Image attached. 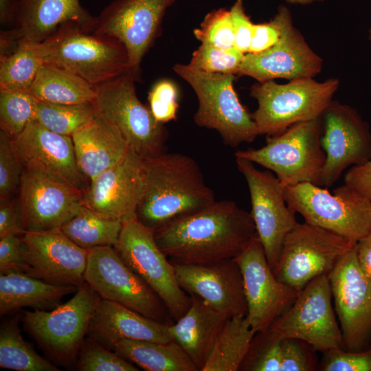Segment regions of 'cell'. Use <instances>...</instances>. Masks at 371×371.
<instances>
[{"label": "cell", "instance_id": "d6986e66", "mask_svg": "<svg viewBox=\"0 0 371 371\" xmlns=\"http://www.w3.org/2000/svg\"><path fill=\"white\" fill-rule=\"evenodd\" d=\"M16 198L25 232L60 229L83 205V192L68 183L25 169Z\"/></svg>", "mask_w": 371, "mask_h": 371}, {"label": "cell", "instance_id": "3957f363", "mask_svg": "<svg viewBox=\"0 0 371 371\" xmlns=\"http://www.w3.org/2000/svg\"><path fill=\"white\" fill-rule=\"evenodd\" d=\"M42 43L45 64L70 71L95 87L130 68L128 51L121 41L77 24L60 27Z\"/></svg>", "mask_w": 371, "mask_h": 371}, {"label": "cell", "instance_id": "8992f818", "mask_svg": "<svg viewBox=\"0 0 371 371\" xmlns=\"http://www.w3.org/2000/svg\"><path fill=\"white\" fill-rule=\"evenodd\" d=\"M100 299L85 282L73 297L51 311H23L24 330L36 341L53 363L75 366Z\"/></svg>", "mask_w": 371, "mask_h": 371}, {"label": "cell", "instance_id": "ffe728a7", "mask_svg": "<svg viewBox=\"0 0 371 371\" xmlns=\"http://www.w3.org/2000/svg\"><path fill=\"white\" fill-rule=\"evenodd\" d=\"M234 259L242 273L249 325L254 333L265 331L300 292L276 277L258 236Z\"/></svg>", "mask_w": 371, "mask_h": 371}, {"label": "cell", "instance_id": "6da1fadb", "mask_svg": "<svg viewBox=\"0 0 371 371\" xmlns=\"http://www.w3.org/2000/svg\"><path fill=\"white\" fill-rule=\"evenodd\" d=\"M173 265H204L234 259L257 235L250 212L230 200L175 219L153 232Z\"/></svg>", "mask_w": 371, "mask_h": 371}, {"label": "cell", "instance_id": "74e56055", "mask_svg": "<svg viewBox=\"0 0 371 371\" xmlns=\"http://www.w3.org/2000/svg\"><path fill=\"white\" fill-rule=\"evenodd\" d=\"M284 354V337L269 328L255 333L240 365V371H281Z\"/></svg>", "mask_w": 371, "mask_h": 371}, {"label": "cell", "instance_id": "5b68a950", "mask_svg": "<svg viewBox=\"0 0 371 371\" xmlns=\"http://www.w3.org/2000/svg\"><path fill=\"white\" fill-rule=\"evenodd\" d=\"M173 71L196 95L199 106L194 121L198 126L216 131L232 148L251 143L259 135L251 114L234 88L235 75L205 72L181 63L175 64Z\"/></svg>", "mask_w": 371, "mask_h": 371}, {"label": "cell", "instance_id": "d4e9b609", "mask_svg": "<svg viewBox=\"0 0 371 371\" xmlns=\"http://www.w3.org/2000/svg\"><path fill=\"white\" fill-rule=\"evenodd\" d=\"M168 325L100 297L87 337L113 351L116 344L124 339L159 343L171 341Z\"/></svg>", "mask_w": 371, "mask_h": 371}, {"label": "cell", "instance_id": "f6af8a7d", "mask_svg": "<svg viewBox=\"0 0 371 371\" xmlns=\"http://www.w3.org/2000/svg\"><path fill=\"white\" fill-rule=\"evenodd\" d=\"M29 269L27 247L22 236L0 238V273H23Z\"/></svg>", "mask_w": 371, "mask_h": 371}, {"label": "cell", "instance_id": "484cf974", "mask_svg": "<svg viewBox=\"0 0 371 371\" xmlns=\"http://www.w3.org/2000/svg\"><path fill=\"white\" fill-rule=\"evenodd\" d=\"M69 23L93 31L96 17L81 5L80 0H18L12 29L21 41L41 43Z\"/></svg>", "mask_w": 371, "mask_h": 371}, {"label": "cell", "instance_id": "ee69618b", "mask_svg": "<svg viewBox=\"0 0 371 371\" xmlns=\"http://www.w3.org/2000/svg\"><path fill=\"white\" fill-rule=\"evenodd\" d=\"M322 371H371V347L360 351L333 348L323 352Z\"/></svg>", "mask_w": 371, "mask_h": 371}, {"label": "cell", "instance_id": "52a82bcc", "mask_svg": "<svg viewBox=\"0 0 371 371\" xmlns=\"http://www.w3.org/2000/svg\"><path fill=\"white\" fill-rule=\"evenodd\" d=\"M284 198L306 222L353 243L371 231V202L345 183L333 193L311 182L288 186Z\"/></svg>", "mask_w": 371, "mask_h": 371}, {"label": "cell", "instance_id": "681fc988", "mask_svg": "<svg viewBox=\"0 0 371 371\" xmlns=\"http://www.w3.org/2000/svg\"><path fill=\"white\" fill-rule=\"evenodd\" d=\"M280 31L276 19L267 23L254 24L248 53H260L272 47L279 40Z\"/></svg>", "mask_w": 371, "mask_h": 371}, {"label": "cell", "instance_id": "c3c4849f", "mask_svg": "<svg viewBox=\"0 0 371 371\" xmlns=\"http://www.w3.org/2000/svg\"><path fill=\"white\" fill-rule=\"evenodd\" d=\"M25 233L21 221L16 196L0 200V238Z\"/></svg>", "mask_w": 371, "mask_h": 371}, {"label": "cell", "instance_id": "30bf717a", "mask_svg": "<svg viewBox=\"0 0 371 371\" xmlns=\"http://www.w3.org/2000/svg\"><path fill=\"white\" fill-rule=\"evenodd\" d=\"M355 245L306 221L297 223L284 238L273 273L300 292L314 278L328 274Z\"/></svg>", "mask_w": 371, "mask_h": 371}, {"label": "cell", "instance_id": "4316f807", "mask_svg": "<svg viewBox=\"0 0 371 371\" xmlns=\"http://www.w3.org/2000/svg\"><path fill=\"white\" fill-rule=\"evenodd\" d=\"M71 138L79 169L89 183L121 162L131 150L118 129L98 113Z\"/></svg>", "mask_w": 371, "mask_h": 371}, {"label": "cell", "instance_id": "277c9868", "mask_svg": "<svg viewBox=\"0 0 371 371\" xmlns=\"http://www.w3.org/2000/svg\"><path fill=\"white\" fill-rule=\"evenodd\" d=\"M339 86L335 78L317 82L313 78L285 84L274 80L254 84L250 96L256 100L258 107L251 116L259 135H277L296 123L321 117Z\"/></svg>", "mask_w": 371, "mask_h": 371}, {"label": "cell", "instance_id": "9c48e42d", "mask_svg": "<svg viewBox=\"0 0 371 371\" xmlns=\"http://www.w3.org/2000/svg\"><path fill=\"white\" fill-rule=\"evenodd\" d=\"M135 82L126 71L98 87L93 104L97 113L118 129L130 148L146 159L166 152L168 131L139 100Z\"/></svg>", "mask_w": 371, "mask_h": 371}, {"label": "cell", "instance_id": "8d00e7d4", "mask_svg": "<svg viewBox=\"0 0 371 371\" xmlns=\"http://www.w3.org/2000/svg\"><path fill=\"white\" fill-rule=\"evenodd\" d=\"M37 100L29 90H0V128L12 138L35 120Z\"/></svg>", "mask_w": 371, "mask_h": 371}, {"label": "cell", "instance_id": "44dd1931", "mask_svg": "<svg viewBox=\"0 0 371 371\" xmlns=\"http://www.w3.org/2000/svg\"><path fill=\"white\" fill-rule=\"evenodd\" d=\"M11 143L23 169L56 177L83 194L88 188L89 181L79 169L71 137L52 132L34 120L11 138Z\"/></svg>", "mask_w": 371, "mask_h": 371}, {"label": "cell", "instance_id": "4fadbf2b", "mask_svg": "<svg viewBox=\"0 0 371 371\" xmlns=\"http://www.w3.org/2000/svg\"><path fill=\"white\" fill-rule=\"evenodd\" d=\"M332 297L328 274L321 275L306 285L269 329L281 337L303 341L322 353L333 348L344 349Z\"/></svg>", "mask_w": 371, "mask_h": 371}, {"label": "cell", "instance_id": "e575fe53", "mask_svg": "<svg viewBox=\"0 0 371 371\" xmlns=\"http://www.w3.org/2000/svg\"><path fill=\"white\" fill-rule=\"evenodd\" d=\"M43 64V43L21 41L14 54L0 59V90H29Z\"/></svg>", "mask_w": 371, "mask_h": 371}, {"label": "cell", "instance_id": "2e32d148", "mask_svg": "<svg viewBox=\"0 0 371 371\" xmlns=\"http://www.w3.org/2000/svg\"><path fill=\"white\" fill-rule=\"evenodd\" d=\"M325 164L315 184L331 187L350 166L371 160V131L357 111L332 100L322 116Z\"/></svg>", "mask_w": 371, "mask_h": 371}, {"label": "cell", "instance_id": "836d02e7", "mask_svg": "<svg viewBox=\"0 0 371 371\" xmlns=\"http://www.w3.org/2000/svg\"><path fill=\"white\" fill-rule=\"evenodd\" d=\"M122 223L102 216L84 204L60 229L81 248L113 246L117 242Z\"/></svg>", "mask_w": 371, "mask_h": 371}, {"label": "cell", "instance_id": "60d3db41", "mask_svg": "<svg viewBox=\"0 0 371 371\" xmlns=\"http://www.w3.org/2000/svg\"><path fill=\"white\" fill-rule=\"evenodd\" d=\"M194 35L203 44L223 49L234 47V33L230 10L220 8L209 12L199 27L194 30Z\"/></svg>", "mask_w": 371, "mask_h": 371}, {"label": "cell", "instance_id": "cb8c5ba5", "mask_svg": "<svg viewBox=\"0 0 371 371\" xmlns=\"http://www.w3.org/2000/svg\"><path fill=\"white\" fill-rule=\"evenodd\" d=\"M22 238L27 247L26 275L55 284L78 287L86 282L89 250L77 245L60 229L25 232Z\"/></svg>", "mask_w": 371, "mask_h": 371}, {"label": "cell", "instance_id": "1f68e13d", "mask_svg": "<svg viewBox=\"0 0 371 371\" xmlns=\"http://www.w3.org/2000/svg\"><path fill=\"white\" fill-rule=\"evenodd\" d=\"M254 335L246 315L229 318L202 371H238Z\"/></svg>", "mask_w": 371, "mask_h": 371}, {"label": "cell", "instance_id": "7c38bea8", "mask_svg": "<svg viewBox=\"0 0 371 371\" xmlns=\"http://www.w3.org/2000/svg\"><path fill=\"white\" fill-rule=\"evenodd\" d=\"M84 278L101 299L162 323L174 322L159 295L124 263L113 246L88 251Z\"/></svg>", "mask_w": 371, "mask_h": 371}, {"label": "cell", "instance_id": "bcb514c9", "mask_svg": "<svg viewBox=\"0 0 371 371\" xmlns=\"http://www.w3.org/2000/svg\"><path fill=\"white\" fill-rule=\"evenodd\" d=\"M284 354L281 371H311L316 368L315 352L306 342L284 337Z\"/></svg>", "mask_w": 371, "mask_h": 371}, {"label": "cell", "instance_id": "816d5d0a", "mask_svg": "<svg viewBox=\"0 0 371 371\" xmlns=\"http://www.w3.org/2000/svg\"><path fill=\"white\" fill-rule=\"evenodd\" d=\"M356 253L361 269L371 281V231L357 243Z\"/></svg>", "mask_w": 371, "mask_h": 371}, {"label": "cell", "instance_id": "5bb4252c", "mask_svg": "<svg viewBox=\"0 0 371 371\" xmlns=\"http://www.w3.org/2000/svg\"><path fill=\"white\" fill-rule=\"evenodd\" d=\"M177 0H113L96 16L93 32L114 37L126 47L128 72L141 80V64L161 30L167 9Z\"/></svg>", "mask_w": 371, "mask_h": 371}, {"label": "cell", "instance_id": "f546056e", "mask_svg": "<svg viewBox=\"0 0 371 371\" xmlns=\"http://www.w3.org/2000/svg\"><path fill=\"white\" fill-rule=\"evenodd\" d=\"M29 91L38 101L74 104L94 102L97 87L70 71L43 64Z\"/></svg>", "mask_w": 371, "mask_h": 371}, {"label": "cell", "instance_id": "b9f144b4", "mask_svg": "<svg viewBox=\"0 0 371 371\" xmlns=\"http://www.w3.org/2000/svg\"><path fill=\"white\" fill-rule=\"evenodd\" d=\"M23 167L17 157L11 138L0 131V200L17 195Z\"/></svg>", "mask_w": 371, "mask_h": 371}, {"label": "cell", "instance_id": "11a10c76", "mask_svg": "<svg viewBox=\"0 0 371 371\" xmlns=\"http://www.w3.org/2000/svg\"><path fill=\"white\" fill-rule=\"evenodd\" d=\"M287 3L297 5H308L315 2H322L325 0H284Z\"/></svg>", "mask_w": 371, "mask_h": 371}, {"label": "cell", "instance_id": "7bdbcfd3", "mask_svg": "<svg viewBox=\"0 0 371 371\" xmlns=\"http://www.w3.org/2000/svg\"><path fill=\"white\" fill-rule=\"evenodd\" d=\"M148 107L158 122L165 124L177 118L178 90L172 81L157 82L148 92Z\"/></svg>", "mask_w": 371, "mask_h": 371}, {"label": "cell", "instance_id": "4dcf8cb0", "mask_svg": "<svg viewBox=\"0 0 371 371\" xmlns=\"http://www.w3.org/2000/svg\"><path fill=\"white\" fill-rule=\"evenodd\" d=\"M113 351L146 371H199L174 340L159 343L124 339L116 344Z\"/></svg>", "mask_w": 371, "mask_h": 371}, {"label": "cell", "instance_id": "d6a6232c", "mask_svg": "<svg viewBox=\"0 0 371 371\" xmlns=\"http://www.w3.org/2000/svg\"><path fill=\"white\" fill-rule=\"evenodd\" d=\"M22 315L16 314L0 328V367L17 371H58L47 358L38 355L25 341L19 323Z\"/></svg>", "mask_w": 371, "mask_h": 371}, {"label": "cell", "instance_id": "f35d334b", "mask_svg": "<svg viewBox=\"0 0 371 371\" xmlns=\"http://www.w3.org/2000/svg\"><path fill=\"white\" fill-rule=\"evenodd\" d=\"M80 371H137L133 363L122 359L95 340L86 337L75 365Z\"/></svg>", "mask_w": 371, "mask_h": 371}, {"label": "cell", "instance_id": "ac0fdd59", "mask_svg": "<svg viewBox=\"0 0 371 371\" xmlns=\"http://www.w3.org/2000/svg\"><path fill=\"white\" fill-rule=\"evenodd\" d=\"M274 18L280 31L279 40L265 51L245 54L237 75L263 82L276 78L292 80L313 78L319 74L323 60L293 26L289 10L279 6Z\"/></svg>", "mask_w": 371, "mask_h": 371}, {"label": "cell", "instance_id": "9f6ffc18", "mask_svg": "<svg viewBox=\"0 0 371 371\" xmlns=\"http://www.w3.org/2000/svg\"><path fill=\"white\" fill-rule=\"evenodd\" d=\"M368 38L371 41V27L368 30Z\"/></svg>", "mask_w": 371, "mask_h": 371}, {"label": "cell", "instance_id": "7402d4cb", "mask_svg": "<svg viewBox=\"0 0 371 371\" xmlns=\"http://www.w3.org/2000/svg\"><path fill=\"white\" fill-rule=\"evenodd\" d=\"M143 160L131 149L121 162L90 181L83 204L122 223L136 218L144 185Z\"/></svg>", "mask_w": 371, "mask_h": 371}, {"label": "cell", "instance_id": "9a60e30c", "mask_svg": "<svg viewBox=\"0 0 371 371\" xmlns=\"http://www.w3.org/2000/svg\"><path fill=\"white\" fill-rule=\"evenodd\" d=\"M238 171L246 180L250 194L251 211L259 238L271 269L278 263L288 233L298 223L295 212L284 198L285 186L270 171L260 170L254 163L235 157Z\"/></svg>", "mask_w": 371, "mask_h": 371}, {"label": "cell", "instance_id": "ab89813d", "mask_svg": "<svg viewBox=\"0 0 371 371\" xmlns=\"http://www.w3.org/2000/svg\"><path fill=\"white\" fill-rule=\"evenodd\" d=\"M244 55L234 47L223 49L201 43L188 65L205 72L237 75Z\"/></svg>", "mask_w": 371, "mask_h": 371}, {"label": "cell", "instance_id": "8fae6325", "mask_svg": "<svg viewBox=\"0 0 371 371\" xmlns=\"http://www.w3.org/2000/svg\"><path fill=\"white\" fill-rule=\"evenodd\" d=\"M113 247L124 263L159 295L174 322L186 313L191 297L179 286L175 266L157 245L153 232L137 218L124 222Z\"/></svg>", "mask_w": 371, "mask_h": 371}, {"label": "cell", "instance_id": "ba28073f", "mask_svg": "<svg viewBox=\"0 0 371 371\" xmlns=\"http://www.w3.org/2000/svg\"><path fill=\"white\" fill-rule=\"evenodd\" d=\"M322 132L321 117L298 122L269 136L261 148L237 150L234 155L273 172L285 187L304 182L315 184L326 160Z\"/></svg>", "mask_w": 371, "mask_h": 371}, {"label": "cell", "instance_id": "f907efd6", "mask_svg": "<svg viewBox=\"0 0 371 371\" xmlns=\"http://www.w3.org/2000/svg\"><path fill=\"white\" fill-rule=\"evenodd\" d=\"M344 183L371 202V160L353 166L344 175Z\"/></svg>", "mask_w": 371, "mask_h": 371}, {"label": "cell", "instance_id": "f5cc1de1", "mask_svg": "<svg viewBox=\"0 0 371 371\" xmlns=\"http://www.w3.org/2000/svg\"><path fill=\"white\" fill-rule=\"evenodd\" d=\"M21 40L12 28L0 33V59L14 54L19 48Z\"/></svg>", "mask_w": 371, "mask_h": 371}, {"label": "cell", "instance_id": "db71d44e", "mask_svg": "<svg viewBox=\"0 0 371 371\" xmlns=\"http://www.w3.org/2000/svg\"><path fill=\"white\" fill-rule=\"evenodd\" d=\"M18 14V0H0V23L14 25Z\"/></svg>", "mask_w": 371, "mask_h": 371}, {"label": "cell", "instance_id": "7a4b0ae2", "mask_svg": "<svg viewBox=\"0 0 371 371\" xmlns=\"http://www.w3.org/2000/svg\"><path fill=\"white\" fill-rule=\"evenodd\" d=\"M144 185L137 219L155 232L168 223L213 203V190L189 155L162 153L144 159Z\"/></svg>", "mask_w": 371, "mask_h": 371}, {"label": "cell", "instance_id": "7dc6e473", "mask_svg": "<svg viewBox=\"0 0 371 371\" xmlns=\"http://www.w3.org/2000/svg\"><path fill=\"white\" fill-rule=\"evenodd\" d=\"M234 33V48L245 54L251 42L254 24L247 15L243 0H236L230 8Z\"/></svg>", "mask_w": 371, "mask_h": 371}, {"label": "cell", "instance_id": "83f0119b", "mask_svg": "<svg viewBox=\"0 0 371 371\" xmlns=\"http://www.w3.org/2000/svg\"><path fill=\"white\" fill-rule=\"evenodd\" d=\"M190 297L189 308L182 317L168 325V332L172 339L181 346L199 371H202L216 338L229 317L200 298Z\"/></svg>", "mask_w": 371, "mask_h": 371}, {"label": "cell", "instance_id": "f1b7e54d", "mask_svg": "<svg viewBox=\"0 0 371 371\" xmlns=\"http://www.w3.org/2000/svg\"><path fill=\"white\" fill-rule=\"evenodd\" d=\"M78 288L51 284L23 273H0V314H12L25 307L53 310L65 296L76 293Z\"/></svg>", "mask_w": 371, "mask_h": 371}, {"label": "cell", "instance_id": "603a6c76", "mask_svg": "<svg viewBox=\"0 0 371 371\" xmlns=\"http://www.w3.org/2000/svg\"><path fill=\"white\" fill-rule=\"evenodd\" d=\"M179 286L231 318L247 315L240 269L234 259L210 265H174Z\"/></svg>", "mask_w": 371, "mask_h": 371}, {"label": "cell", "instance_id": "e0dca14e", "mask_svg": "<svg viewBox=\"0 0 371 371\" xmlns=\"http://www.w3.org/2000/svg\"><path fill=\"white\" fill-rule=\"evenodd\" d=\"M344 349L360 351L371 343V281L361 269L356 245L328 273Z\"/></svg>", "mask_w": 371, "mask_h": 371}, {"label": "cell", "instance_id": "d590c367", "mask_svg": "<svg viewBox=\"0 0 371 371\" xmlns=\"http://www.w3.org/2000/svg\"><path fill=\"white\" fill-rule=\"evenodd\" d=\"M96 113L93 102L63 104L37 100L35 120L52 132L71 137Z\"/></svg>", "mask_w": 371, "mask_h": 371}]
</instances>
